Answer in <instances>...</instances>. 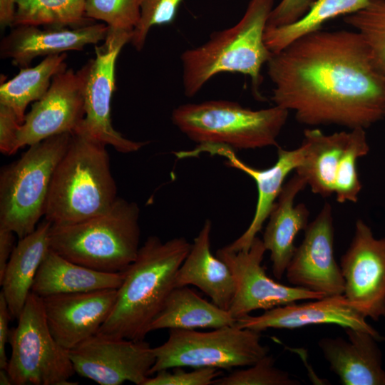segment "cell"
I'll return each instance as SVG.
<instances>
[{"mask_svg":"<svg viewBox=\"0 0 385 385\" xmlns=\"http://www.w3.org/2000/svg\"><path fill=\"white\" fill-rule=\"evenodd\" d=\"M266 64L272 101L302 124L365 129L385 116V76L356 31L307 34Z\"/></svg>","mask_w":385,"mask_h":385,"instance_id":"obj_1","label":"cell"},{"mask_svg":"<svg viewBox=\"0 0 385 385\" xmlns=\"http://www.w3.org/2000/svg\"><path fill=\"white\" fill-rule=\"evenodd\" d=\"M191 244L185 237L166 242L150 236L125 270L115 304L98 332L135 341L144 340L153 320L175 287L177 272Z\"/></svg>","mask_w":385,"mask_h":385,"instance_id":"obj_2","label":"cell"},{"mask_svg":"<svg viewBox=\"0 0 385 385\" xmlns=\"http://www.w3.org/2000/svg\"><path fill=\"white\" fill-rule=\"evenodd\" d=\"M274 0H250L234 26L213 32L203 44L180 55L184 94L195 96L215 76L238 73L250 77L254 94L261 98V70L272 53L264 35Z\"/></svg>","mask_w":385,"mask_h":385,"instance_id":"obj_3","label":"cell"},{"mask_svg":"<svg viewBox=\"0 0 385 385\" xmlns=\"http://www.w3.org/2000/svg\"><path fill=\"white\" fill-rule=\"evenodd\" d=\"M118 197L106 145L73 133L53 175L45 219L56 225L75 224L107 212Z\"/></svg>","mask_w":385,"mask_h":385,"instance_id":"obj_4","label":"cell"},{"mask_svg":"<svg viewBox=\"0 0 385 385\" xmlns=\"http://www.w3.org/2000/svg\"><path fill=\"white\" fill-rule=\"evenodd\" d=\"M139 217L137 203L118 197L101 215L71 225H51L50 248L97 271L124 272L140 247Z\"/></svg>","mask_w":385,"mask_h":385,"instance_id":"obj_5","label":"cell"},{"mask_svg":"<svg viewBox=\"0 0 385 385\" xmlns=\"http://www.w3.org/2000/svg\"><path fill=\"white\" fill-rule=\"evenodd\" d=\"M289 111L274 106L252 110L225 100L185 103L172 113L173 123L200 144H221L233 150L277 145Z\"/></svg>","mask_w":385,"mask_h":385,"instance_id":"obj_6","label":"cell"},{"mask_svg":"<svg viewBox=\"0 0 385 385\" xmlns=\"http://www.w3.org/2000/svg\"><path fill=\"white\" fill-rule=\"evenodd\" d=\"M72 133H63L31 145L0 175V227L21 239L31 233L45 215L56 168Z\"/></svg>","mask_w":385,"mask_h":385,"instance_id":"obj_7","label":"cell"},{"mask_svg":"<svg viewBox=\"0 0 385 385\" xmlns=\"http://www.w3.org/2000/svg\"><path fill=\"white\" fill-rule=\"evenodd\" d=\"M168 339L154 347L155 361L149 376L175 367H211L230 370L251 366L268 354L260 342V332L238 327L235 324L210 332L169 329Z\"/></svg>","mask_w":385,"mask_h":385,"instance_id":"obj_8","label":"cell"},{"mask_svg":"<svg viewBox=\"0 0 385 385\" xmlns=\"http://www.w3.org/2000/svg\"><path fill=\"white\" fill-rule=\"evenodd\" d=\"M10 331L11 354L6 369L15 385L76 384L68 379L76 373L69 350L51 334L41 297L32 292Z\"/></svg>","mask_w":385,"mask_h":385,"instance_id":"obj_9","label":"cell"},{"mask_svg":"<svg viewBox=\"0 0 385 385\" xmlns=\"http://www.w3.org/2000/svg\"><path fill=\"white\" fill-rule=\"evenodd\" d=\"M133 32L108 29L103 43L95 47V58L82 68L84 73L85 116L75 132L81 133L122 153L139 150L148 144L125 138L113 126L111 99L115 88V68L117 58Z\"/></svg>","mask_w":385,"mask_h":385,"instance_id":"obj_10","label":"cell"},{"mask_svg":"<svg viewBox=\"0 0 385 385\" xmlns=\"http://www.w3.org/2000/svg\"><path fill=\"white\" fill-rule=\"evenodd\" d=\"M76 373L101 385H143L155 361L150 344L98 332L69 350Z\"/></svg>","mask_w":385,"mask_h":385,"instance_id":"obj_11","label":"cell"},{"mask_svg":"<svg viewBox=\"0 0 385 385\" xmlns=\"http://www.w3.org/2000/svg\"><path fill=\"white\" fill-rule=\"evenodd\" d=\"M265 251L262 240L256 237L247 250L232 252L223 247L216 252L235 279V292L228 311L236 321L255 310H267L325 297L302 287L278 283L269 277L262 266Z\"/></svg>","mask_w":385,"mask_h":385,"instance_id":"obj_12","label":"cell"},{"mask_svg":"<svg viewBox=\"0 0 385 385\" xmlns=\"http://www.w3.org/2000/svg\"><path fill=\"white\" fill-rule=\"evenodd\" d=\"M339 266L349 302L366 317H385V238H375L371 228L358 220Z\"/></svg>","mask_w":385,"mask_h":385,"instance_id":"obj_13","label":"cell"},{"mask_svg":"<svg viewBox=\"0 0 385 385\" xmlns=\"http://www.w3.org/2000/svg\"><path fill=\"white\" fill-rule=\"evenodd\" d=\"M83 88L82 68L56 74L47 92L26 114L17 134L18 150L56 135L74 133L85 116Z\"/></svg>","mask_w":385,"mask_h":385,"instance_id":"obj_14","label":"cell"},{"mask_svg":"<svg viewBox=\"0 0 385 385\" xmlns=\"http://www.w3.org/2000/svg\"><path fill=\"white\" fill-rule=\"evenodd\" d=\"M285 274L292 286L325 297L344 294V279L334 255L333 215L329 203L323 205L304 230V239L296 247Z\"/></svg>","mask_w":385,"mask_h":385,"instance_id":"obj_15","label":"cell"},{"mask_svg":"<svg viewBox=\"0 0 385 385\" xmlns=\"http://www.w3.org/2000/svg\"><path fill=\"white\" fill-rule=\"evenodd\" d=\"M197 147L190 152H181V156L183 158L196 156L200 153L222 155L227 160L226 163L227 165L244 172L256 183L257 200L250 224L238 238L224 247L232 252L247 250L268 219L287 175L292 171H295L302 163L304 154V146L301 144L292 150L278 147L276 162L266 169H257L247 165L237 157L233 149L225 145L207 143L200 144Z\"/></svg>","mask_w":385,"mask_h":385,"instance_id":"obj_16","label":"cell"},{"mask_svg":"<svg viewBox=\"0 0 385 385\" xmlns=\"http://www.w3.org/2000/svg\"><path fill=\"white\" fill-rule=\"evenodd\" d=\"M117 289L42 298L48 328L57 342L70 350L97 334L115 304Z\"/></svg>","mask_w":385,"mask_h":385,"instance_id":"obj_17","label":"cell"},{"mask_svg":"<svg viewBox=\"0 0 385 385\" xmlns=\"http://www.w3.org/2000/svg\"><path fill=\"white\" fill-rule=\"evenodd\" d=\"M278 306L259 316L247 314L235 324L242 329L261 332L268 329H293L309 325L334 324L371 334L378 341L384 338L366 321L344 294L327 296L310 302Z\"/></svg>","mask_w":385,"mask_h":385,"instance_id":"obj_18","label":"cell"},{"mask_svg":"<svg viewBox=\"0 0 385 385\" xmlns=\"http://www.w3.org/2000/svg\"><path fill=\"white\" fill-rule=\"evenodd\" d=\"M14 27L1 41L0 56L11 58L14 65L21 68L28 67L36 57L81 51L88 44L104 41L109 29L104 23L71 29L51 27L43 30L30 25Z\"/></svg>","mask_w":385,"mask_h":385,"instance_id":"obj_19","label":"cell"},{"mask_svg":"<svg viewBox=\"0 0 385 385\" xmlns=\"http://www.w3.org/2000/svg\"><path fill=\"white\" fill-rule=\"evenodd\" d=\"M344 329L348 339L324 337L318 342L330 369L344 385H385L378 340L364 330Z\"/></svg>","mask_w":385,"mask_h":385,"instance_id":"obj_20","label":"cell"},{"mask_svg":"<svg viewBox=\"0 0 385 385\" xmlns=\"http://www.w3.org/2000/svg\"><path fill=\"white\" fill-rule=\"evenodd\" d=\"M359 133V128L332 134L316 128L304 131L301 144L304 154L295 173L305 180L313 193L323 197L334 195L336 180Z\"/></svg>","mask_w":385,"mask_h":385,"instance_id":"obj_21","label":"cell"},{"mask_svg":"<svg viewBox=\"0 0 385 385\" xmlns=\"http://www.w3.org/2000/svg\"><path fill=\"white\" fill-rule=\"evenodd\" d=\"M305 180L297 174L287 181L268 217L262 242L270 252L274 277L282 279L297 247L294 240L309 225V211L304 203L294 204L297 195L307 186Z\"/></svg>","mask_w":385,"mask_h":385,"instance_id":"obj_22","label":"cell"},{"mask_svg":"<svg viewBox=\"0 0 385 385\" xmlns=\"http://www.w3.org/2000/svg\"><path fill=\"white\" fill-rule=\"evenodd\" d=\"M212 222L206 220L178 269L175 287L194 285L221 309L229 310L235 292L233 274L227 264L211 251Z\"/></svg>","mask_w":385,"mask_h":385,"instance_id":"obj_23","label":"cell"},{"mask_svg":"<svg viewBox=\"0 0 385 385\" xmlns=\"http://www.w3.org/2000/svg\"><path fill=\"white\" fill-rule=\"evenodd\" d=\"M51 222L44 219L26 237L19 239L10 256L0 284L13 319L19 317L46 252L50 249Z\"/></svg>","mask_w":385,"mask_h":385,"instance_id":"obj_24","label":"cell"},{"mask_svg":"<svg viewBox=\"0 0 385 385\" xmlns=\"http://www.w3.org/2000/svg\"><path fill=\"white\" fill-rule=\"evenodd\" d=\"M125 277L121 272L97 271L75 263L51 248L36 274L31 292L43 298L51 295L118 289Z\"/></svg>","mask_w":385,"mask_h":385,"instance_id":"obj_25","label":"cell"},{"mask_svg":"<svg viewBox=\"0 0 385 385\" xmlns=\"http://www.w3.org/2000/svg\"><path fill=\"white\" fill-rule=\"evenodd\" d=\"M236 320L229 311L210 302L188 286L175 287L168 295L150 331L161 329H216L233 325Z\"/></svg>","mask_w":385,"mask_h":385,"instance_id":"obj_26","label":"cell"},{"mask_svg":"<svg viewBox=\"0 0 385 385\" xmlns=\"http://www.w3.org/2000/svg\"><path fill=\"white\" fill-rule=\"evenodd\" d=\"M67 55L62 53L44 58L34 67L20 71L0 86V104L11 108L22 124L28 105L41 99L48 90L53 76L66 69Z\"/></svg>","mask_w":385,"mask_h":385,"instance_id":"obj_27","label":"cell"},{"mask_svg":"<svg viewBox=\"0 0 385 385\" xmlns=\"http://www.w3.org/2000/svg\"><path fill=\"white\" fill-rule=\"evenodd\" d=\"M370 0H314L308 12L297 22L285 26L267 28L264 40L268 49L277 53L297 38L319 30L327 21L355 13Z\"/></svg>","mask_w":385,"mask_h":385,"instance_id":"obj_28","label":"cell"},{"mask_svg":"<svg viewBox=\"0 0 385 385\" xmlns=\"http://www.w3.org/2000/svg\"><path fill=\"white\" fill-rule=\"evenodd\" d=\"M87 0H17L12 26L74 28L93 23L86 15Z\"/></svg>","mask_w":385,"mask_h":385,"instance_id":"obj_29","label":"cell"},{"mask_svg":"<svg viewBox=\"0 0 385 385\" xmlns=\"http://www.w3.org/2000/svg\"><path fill=\"white\" fill-rule=\"evenodd\" d=\"M344 21L361 36L375 67L385 76V0H370Z\"/></svg>","mask_w":385,"mask_h":385,"instance_id":"obj_30","label":"cell"},{"mask_svg":"<svg viewBox=\"0 0 385 385\" xmlns=\"http://www.w3.org/2000/svg\"><path fill=\"white\" fill-rule=\"evenodd\" d=\"M142 0H87L86 16L106 24L109 29L133 32L140 19Z\"/></svg>","mask_w":385,"mask_h":385,"instance_id":"obj_31","label":"cell"},{"mask_svg":"<svg viewBox=\"0 0 385 385\" xmlns=\"http://www.w3.org/2000/svg\"><path fill=\"white\" fill-rule=\"evenodd\" d=\"M215 385H300L289 373L274 365L272 356L267 354L245 369L237 370L216 379Z\"/></svg>","mask_w":385,"mask_h":385,"instance_id":"obj_32","label":"cell"},{"mask_svg":"<svg viewBox=\"0 0 385 385\" xmlns=\"http://www.w3.org/2000/svg\"><path fill=\"white\" fill-rule=\"evenodd\" d=\"M183 0H142L140 19L130 43L137 51L144 47L148 34L155 26L170 24Z\"/></svg>","mask_w":385,"mask_h":385,"instance_id":"obj_33","label":"cell"},{"mask_svg":"<svg viewBox=\"0 0 385 385\" xmlns=\"http://www.w3.org/2000/svg\"><path fill=\"white\" fill-rule=\"evenodd\" d=\"M148 376L143 385H210L222 376L220 369L203 367L192 371H185L181 367L173 368V371L164 369Z\"/></svg>","mask_w":385,"mask_h":385,"instance_id":"obj_34","label":"cell"},{"mask_svg":"<svg viewBox=\"0 0 385 385\" xmlns=\"http://www.w3.org/2000/svg\"><path fill=\"white\" fill-rule=\"evenodd\" d=\"M314 0H281L271 11L267 28L292 24L302 19L311 8Z\"/></svg>","mask_w":385,"mask_h":385,"instance_id":"obj_35","label":"cell"},{"mask_svg":"<svg viewBox=\"0 0 385 385\" xmlns=\"http://www.w3.org/2000/svg\"><path fill=\"white\" fill-rule=\"evenodd\" d=\"M21 123L14 111L0 104V150L5 155H12L17 150V134Z\"/></svg>","mask_w":385,"mask_h":385,"instance_id":"obj_36","label":"cell"},{"mask_svg":"<svg viewBox=\"0 0 385 385\" xmlns=\"http://www.w3.org/2000/svg\"><path fill=\"white\" fill-rule=\"evenodd\" d=\"M13 319L9 312L6 300L0 292V369H6L9 359L6 354V344L9 339L10 331L9 323Z\"/></svg>","mask_w":385,"mask_h":385,"instance_id":"obj_37","label":"cell"},{"mask_svg":"<svg viewBox=\"0 0 385 385\" xmlns=\"http://www.w3.org/2000/svg\"><path fill=\"white\" fill-rule=\"evenodd\" d=\"M14 235L11 230L0 227V277L5 271L15 247Z\"/></svg>","mask_w":385,"mask_h":385,"instance_id":"obj_38","label":"cell"},{"mask_svg":"<svg viewBox=\"0 0 385 385\" xmlns=\"http://www.w3.org/2000/svg\"><path fill=\"white\" fill-rule=\"evenodd\" d=\"M17 0H0V25L2 28L12 26Z\"/></svg>","mask_w":385,"mask_h":385,"instance_id":"obj_39","label":"cell"},{"mask_svg":"<svg viewBox=\"0 0 385 385\" xmlns=\"http://www.w3.org/2000/svg\"><path fill=\"white\" fill-rule=\"evenodd\" d=\"M0 384L11 385L13 384L10 376L6 369H0Z\"/></svg>","mask_w":385,"mask_h":385,"instance_id":"obj_40","label":"cell"}]
</instances>
